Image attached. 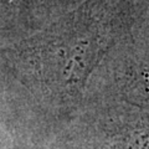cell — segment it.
<instances>
[{
	"mask_svg": "<svg viewBox=\"0 0 149 149\" xmlns=\"http://www.w3.org/2000/svg\"><path fill=\"white\" fill-rule=\"evenodd\" d=\"M97 6L92 0L91 8V0H87L26 41L20 61L37 82L60 93H74L85 86L109 42Z\"/></svg>",
	"mask_w": 149,
	"mask_h": 149,
	"instance_id": "6da1fadb",
	"label": "cell"
}]
</instances>
